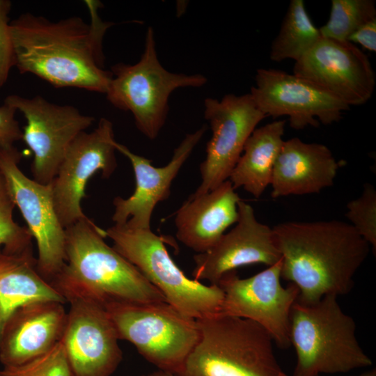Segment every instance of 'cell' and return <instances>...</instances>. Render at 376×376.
I'll return each mask as SVG.
<instances>
[{"label": "cell", "mask_w": 376, "mask_h": 376, "mask_svg": "<svg viewBox=\"0 0 376 376\" xmlns=\"http://www.w3.org/2000/svg\"><path fill=\"white\" fill-rule=\"evenodd\" d=\"M90 15L52 22L30 13L10 21L15 66L56 88L73 87L106 93L113 75L104 68L103 38L113 23L98 14L99 1L85 0Z\"/></svg>", "instance_id": "obj_1"}, {"label": "cell", "mask_w": 376, "mask_h": 376, "mask_svg": "<svg viewBox=\"0 0 376 376\" xmlns=\"http://www.w3.org/2000/svg\"><path fill=\"white\" fill-rule=\"evenodd\" d=\"M272 230L281 279L295 285L297 301L306 304L348 294L371 248L350 224L339 220L287 221Z\"/></svg>", "instance_id": "obj_2"}, {"label": "cell", "mask_w": 376, "mask_h": 376, "mask_svg": "<svg viewBox=\"0 0 376 376\" xmlns=\"http://www.w3.org/2000/svg\"><path fill=\"white\" fill-rule=\"evenodd\" d=\"M65 261L51 282L65 302L166 301L163 295L113 246L105 230L87 217L66 228Z\"/></svg>", "instance_id": "obj_3"}, {"label": "cell", "mask_w": 376, "mask_h": 376, "mask_svg": "<svg viewBox=\"0 0 376 376\" xmlns=\"http://www.w3.org/2000/svg\"><path fill=\"white\" fill-rule=\"evenodd\" d=\"M196 321L198 340L175 376H288L256 322L219 312Z\"/></svg>", "instance_id": "obj_4"}, {"label": "cell", "mask_w": 376, "mask_h": 376, "mask_svg": "<svg viewBox=\"0 0 376 376\" xmlns=\"http://www.w3.org/2000/svg\"><path fill=\"white\" fill-rule=\"evenodd\" d=\"M334 295L306 304L296 300L290 317L289 338L297 363L292 376L344 373L373 365L356 336V322Z\"/></svg>", "instance_id": "obj_5"}, {"label": "cell", "mask_w": 376, "mask_h": 376, "mask_svg": "<svg viewBox=\"0 0 376 376\" xmlns=\"http://www.w3.org/2000/svg\"><path fill=\"white\" fill-rule=\"evenodd\" d=\"M105 234L113 241V247L182 314L198 320L219 312L224 299L220 287L187 277L170 256L162 239L150 228L114 224Z\"/></svg>", "instance_id": "obj_6"}, {"label": "cell", "mask_w": 376, "mask_h": 376, "mask_svg": "<svg viewBox=\"0 0 376 376\" xmlns=\"http://www.w3.org/2000/svg\"><path fill=\"white\" fill-rule=\"evenodd\" d=\"M113 77L107 98L115 107L130 111L137 129L155 139L166 122L169 98L180 88H199L207 82L201 74L173 73L158 60L154 31L148 27L143 54L134 64L118 63L111 67Z\"/></svg>", "instance_id": "obj_7"}, {"label": "cell", "mask_w": 376, "mask_h": 376, "mask_svg": "<svg viewBox=\"0 0 376 376\" xmlns=\"http://www.w3.org/2000/svg\"><path fill=\"white\" fill-rule=\"evenodd\" d=\"M104 306L119 340L132 343L160 370L179 373L198 340L196 320L166 301H110Z\"/></svg>", "instance_id": "obj_8"}, {"label": "cell", "mask_w": 376, "mask_h": 376, "mask_svg": "<svg viewBox=\"0 0 376 376\" xmlns=\"http://www.w3.org/2000/svg\"><path fill=\"white\" fill-rule=\"evenodd\" d=\"M22 157L15 146L0 148V171L36 241L37 269L51 283L65 264V231L54 207L50 184H40L24 175L19 167Z\"/></svg>", "instance_id": "obj_9"}, {"label": "cell", "mask_w": 376, "mask_h": 376, "mask_svg": "<svg viewBox=\"0 0 376 376\" xmlns=\"http://www.w3.org/2000/svg\"><path fill=\"white\" fill-rule=\"evenodd\" d=\"M281 266V259L245 279L232 271L224 274L217 285L224 292L219 313L256 322L278 346L288 348L290 312L299 290L293 283L282 285Z\"/></svg>", "instance_id": "obj_10"}, {"label": "cell", "mask_w": 376, "mask_h": 376, "mask_svg": "<svg viewBox=\"0 0 376 376\" xmlns=\"http://www.w3.org/2000/svg\"><path fill=\"white\" fill-rule=\"evenodd\" d=\"M4 102L19 111L26 120L22 139L33 154V179L42 185L50 184L71 142L95 118L73 106L56 104L40 95L26 98L10 95Z\"/></svg>", "instance_id": "obj_11"}, {"label": "cell", "mask_w": 376, "mask_h": 376, "mask_svg": "<svg viewBox=\"0 0 376 376\" xmlns=\"http://www.w3.org/2000/svg\"><path fill=\"white\" fill-rule=\"evenodd\" d=\"M112 123L102 118L91 132H80L68 146L50 183L54 207L65 229L86 217L81 201L88 180L101 171L109 178L117 167Z\"/></svg>", "instance_id": "obj_12"}, {"label": "cell", "mask_w": 376, "mask_h": 376, "mask_svg": "<svg viewBox=\"0 0 376 376\" xmlns=\"http://www.w3.org/2000/svg\"><path fill=\"white\" fill-rule=\"evenodd\" d=\"M204 117L212 136L207 143L206 157L200 165L201 183L195 195L210 191L229 178L246 140L267 116L246 93L227 94L221 100L206 98Z\"/></svg>", "instance_id": "obj_13"}, {"label": "cell", "mask_w": 376, "mask_h": 376, "mask_svg": "<svg viewBox=\"0 0 376 376\" xmlns=\"http://www.w3.org/2000/svg\"><path fill=\"white\" fill-rule=\"evenodd\" d=\"M249 94L267 117L287 116L291 127L301 130L320 122L339 121L350 107L313 82L284 71L260 68Z\"/></svg>", "instance_id": "obj_14"}, {"label": "cell", "mask_w": 376, "mask_h": 376, "mask_svg": "<svg viewBox=\"0 0 376 376\" xmlns=\"http://www.w3.org/2000/svg\"><path fill=\"white\" fill-rule=\"evenodd\" d=\"M61 338L72 376H110L123 359L116 331L104 306L88 299L69 302Z\"/></svg>", "instance_id": "obj_15"}, {"label": "cell", "mask_w": 376, "mask_h": 376, "mask_svg": "<svg viewBox=\"0 0 376 376\" xmlns=\"http://www.w3.org/2000/svg\"><path fill=\"white\" fill-rule=\"evenodd\" d=\"M293 74L313 82L349 107L368 102L375 86V72L366 54L349 41L324 37L295 61Z\"/></svg>", "instance_id": "obj_16"}, {"label": "cell", "mask_w": 376, "mask_h": 376, "mask_svg": "<svg viewBox=\"0 0 376 376\" xmlns=\"http://www.w3.org/2000/svg\"><path fill=\"white\" fill-rule=\"evenodd\" d=\"M235 226L207 251L194 256V279L217 285L235 269L252 264L271 266L281 259L272 228L260 223L251 205L240 200Z\"/></svg>", "instance_id": "obj_17"}, {"label": "cell", "mask_w": 376, "mask_h": 376, "mask_svg": "<svg viewBox=\"0 0 376 376\" xmlns=\"http://www.w3.org/2000/svg\"><path fill=\"white\" fill-rule=\"evenodd\" d=\"M206 131L207 126L203 125L196 132L187 134L174 150L170 162L162 167L153 166L150 159L115 142L116 150L125 156L132 164L136 187L129 198H114L112 216L114 224H125L136 229L150 228L151 217L155 206L169 197L172 182Z\"/></svg>", "instance_id": "obj_18"}, {"label": "cell", "mask_w": 376, "mask_h": 376, "mask_svg": "<svg viewBox=\"0 0 376 376\" xmlns=\"http://www.w3.org/2000/svg\"><path fill=\"white\" fill-rule=\"evenodd\" d=\"M64 303L40 300L17 308L6 321L0 341V362L15 366L49 351L60 340L67 311Z\"/></svg>", "instance_id": "obj_19"}, {"label": "cell", "mask_w": 376, "mask_h": 376, "mask_svg": "<svg viewBox=\"0 0 376 376\" xmlns=\"http://www.w3.org/2000/svg\"><path fill=\"white\" fill-rule=\"evenodd\" d=\"M339 164L324 144L299 138L284 141L272 175L271 196L317 194L334 185Z\"/></svg>", "instance_id": "obj_20"}, {"label": "cell", "mask_w": 376, "mask_h": 376, "mask_svg": "<svg viewBox=\"0 0 376 376\" xmlns=\"http://www.w3.org/2000/svg\"><path fill=\"white\" fill-rule=\"evenodd\" d=\"M240 200L229 180L205 194H191L175 214L178 240L197 253L207 251L236 224Z\"/></svg>", "instance_id": "obj_21"}, {"label": "cell", "mask_w": 376, "mask_h": 376, "mask_svg": "<svg viewBox=\"0 0 376 376\" xmlns=\"http://www.w3.org/2000/svg\"><path fill=\"white\" fill-rule=\"evenodd\" d=\"M40 300L66 303L39 274L32 247L20 252L0 249V341L10 315L22 305Z\"/></svg>", "instance_id": "obj_22"}, {"label": "cell", "mask_w": 376, "mask_h": 376, "mask_svg": "<svg viewBox=\"0 0 376 376\" xmlns=\"http://www.w3.org/2000/svg\"><path fill=\"white\" fill-rule=\"evenodd\" d=\"M285 121L275 120L256 128L246 140L229 180L259 198L270 185L273 168L284 141Z\"/></svg>", "instance_id": "obj_23"}, {"label": "cell", "mask_w": 376, "mask_h": 376, "mask_svg": "<svg viewBox=\"0 0 376 376\" xmlns=\"http://www.w3.org/2000/svg\"><path fill=\"white\" fill-rule=\"evenodd\" d=\"M322 38L312 22L303 0H292L280 31L273 40L269 56L272 61L300 59Z\"/></svg>", "instance_id": "obj_24"}, {"label": "cell", "mask_w": 376, "mask_h": 376, "mask_svg": "<svg viewBox=\"0 0 376 376\" xmlns=\"http://www.w3.org/2000/svg\"><path fill=\"white\" fill-rule=\"evenodd\" d=\"M374 18L375 1L332 0L329 18L319 30L322 37L347 41L354 32Z\"/></svg>", "instance_id": "obj_25"}, {"label": "cell", "mask_w": 376, "mask_h": 376, "mask_svg": "<svg viewBox=\"0 0 376 376\" xmlns=\"http://www.w3.org/2000/svg\"><path fill=\"white\" fill-rule=\"evenodd\" d=\"M15 205L0 171V246L10 252H20L32 247L33 237L27 227L13 219Z\"/></svg>", "instance_id": "obj_26"}, {"label": "cell", "mask_w": 376, "mask_h": 376, "mask_svg": "<svg viewBox=\"0 0 376 376\" xmlns=\"http://www.w3.org/2000/svg\"><path fill=\"white\" fill-rule=\"evenodd\" d=\"M351 225L376 251V190L370 183H365L361 194L347 204L345 214Z\"/></svg>", "instance_id": "obj_27"}, {"label": "cell", "mask_w": 376, "mask_h": 376, "mask_svg": "<svg viewBox=\"0 0 376 376\" xmlns=\"http://www.w3.org/2000/svg\"><path fill=\"white\" fill-rule=\"evenodd\" d=\"M0 376H72L61 340L45 354L15 366H3Z\"/></svg>", "instance_id": "obj_28"}, {"label": "cell", "mask_w": 376, "mask_h": 376, "mask_svg": "<svg viewBox=\"0 0 376 376\" xmlns=\"http://www.w3.org/2000/svg\"><path fill=\"white\" fill-rule=\"evenodd\" d=\"M11 6L10 1L0 0V88L7 81L10 69L16 63L10 28Z\"/></svg>", "instance_id": "obj_29"}, {"label": "cell", "mask_w": 376, "mask_h": 376, "mask_svg": "<svg viewBox=\"0 0 376 376\" xmlns=\"http://www.w3.org/2000/svg\"><path fill=\"white\" fill-rule=\"evenodd\" d=\"M16 111L14 107L5 102L0 107V148L13 147L22 139V131L15 117Z\"/></svg>", "instance_id": "obj_30"}, {"label": "cell", "mask_w": 376, "mask_h": 376, "mask_svg": "<svg viewBox=\"0 0 376 376\" xmlns=\"http://www.w3.org/2000/svg\"><path fill=\"white\" fill-rule=\"evenodd\" d=\"M347 41L361 45L365 49L376 52V18L366 22L354 32Z\"/></svg>", "instance_id": "obj_31"}, {"label": "cell", "mask_w": 376, "mask_h": 376, "mask_svg": "<svg viewBox=\"0 0 376 376\" xmlns=\"http://www.w3.org/2000/svg\"><path fill=\"white\" fill-rule=\"evenodd\" d=\"M142 376H175V375L171 373L158 370L153 373H149L148 375H144Z\"/></svg>", "instance_id": "obj_32"}, {"label": "cell", "mask_w": 376, "mask_h": 376, "mask_svg": "<svg viewBox=\"0 0 376 376\" xmlns=\"http://www.w3.org/2000/svg\"><path fill=\"white\" fill-rule=\"evenodd\" d=\"M318 376H320V375H318ZM356 376H376V369L375 368H372L370 370H366L361 373L360 375H356Z\"/></svg>", "instance_id": "obj_33"}]
</instances>
